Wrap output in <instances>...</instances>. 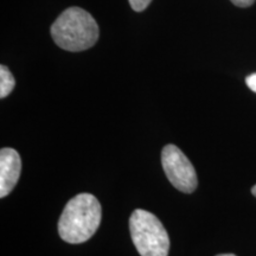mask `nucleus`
Segmentation results:
<instances>
[{
  "label": "nucleus",
  "instance_id": "obj_9",
  "mask_svg": "<svg viewBox=\"0 0 256 256\" xmlns=\"http://www.w3.org/2000/svg\"><path fill=\"white\" fill-rule=\"evenodd\" d=\"M234 5L238 6V8H248L255 2V0H230Z\"/></svg>",
  "mask_w": 256,
  "mask_h": 256
},
{
  "label": "nucleus",
  "instance_id": "obj_2",
  "mask_svg": "<svg viewBox=\"0 0 256 256\" xmlns=\"http://www.w3.org/2000/svg\"><path fill=\"white\" fill-rule=\"evenodd\" d=\"M98 25L90 14L81 8H69L51 25V36L63 50H87L98 40Z\"/></svg>",
  "mask_w": 256,
  "mask_h": 256
},
{
  "label": "nucleus",
  "instance_id": "obj_11",
  "mask_svg": "<svg viewBox=\"0 0 256 256\" xmlns=\"http://www.w3.org/2000/svg\"><path fill=\"white\" fill-rule=\"evenodd\" d=\"M217 256H236L234 254H220V255H217Z\"/></svg>",
  "mask_w": 256,
  "mask_h": 256
},
{
  "label": "nucleus",
  "instance_id": "obj_6",
  "mask_svg": "<svg viewBox=\"0 0 256 256\" xmlns=\"http://www.w3.org/2000/svg\"><path fill=\"white\" fill-rule=\"evenodd\" d=\"M16 86L14 75L10 72L8 66H0V98H5L11 94Z\"/></svg>",
  "mask_w": 256,
  "mask_h": 256
},
{
  "label": "nucleus",
  "instance_id": "obj_5",
  "mask_svg": "<svg viewBox=\"0 0 256 256\" xmlns=\"http://www.w3.org/2000/svg\"><path fill=\"white\" fill-rule=\"evenodd\" d=\"M22 171V160L14 148L4 147L0 151V197L4 198L14 190Z\"/></svg>",
  "mask_w": 256,
  "mask_h": 256
},
{
  "label": "nucleus",
  "instance_id": "obj_4",
  "mask_svg": "<svg viewBox=\"0 0 256 256\" xmlns=\"http://www.w3.org/2000/svg\"><path fill=\"white\" fill-rule=\"evenodd\" d=\"M162 165L170 183L177 190L191 194L197 188L198 179L194 165L176 145H166L162 152Z\"/></svg>",
  "mask_w": 256,
  "mask_h": 256
},
{
  "label": "nucleus",
  "instance_id": "obj_10",
  "mask_svg": "<svg viewBox=\"0 0 256 256\" xmlns=\"http://www.w3.org/2000/svg\"><path fill=\"white\" fill-rule=\"evenodd\" d=\"M252 194H254V196L256 197V185H255V186H252Z\"/></svg>",
  "mask_w": 256,
  "mask_h": 256
},
{
  "label": "nucleus",
  "instance_id": "obj_7",
  "mask_svg": "<svg viewBox=\"0 0 256 256\" xmlns=\"http://www.w3.org/2000/svg\"><path fill=\"white\" fill-rule=\"evenodd\" d=\"M130 2V8H132L134 11L142 12L144 10L147 8V6L151 4L152 0H128Z\"/></svg>",
  "mask_w": 256,
  "mask_h": 256
},
{
  "label": "nucleus",
  "instance_id": "obj_1",
  "mask_svg": "<svg viewBox=\"0 0 256 256\" xmlns=\"http://www.w3.org/2000/svg\"><path fill=\"white\" fill-rule=\"evenodd\" d=\"M101 206L90 194H80L72 198L58 222L60 238L72 244L88 241L101 223Z\"/></svg>",
  "mask_w": 256,
  "mask_h": 256
},
{
  "label": "nucleus",
  "instance_id": "obj_8",
  "mask_svg": "<svg viewBox=\"0 0 256 256\" xmlns=\"http://www.w3.org/2000/svg\"><path fill=\"white\" fill-rule=\"evenodd\" d=\"M246 83H247L248 88L250 89V90L256 92V72L249 75L248 78H246Z\"/></svg>",
  "mask_w": 256,
  "mask_h": 256
},
{
  "label": "nucleus",
  "instance_id": "obj_3",
  "mask_svg": "<svg viewBox=\"0 0 256 256\" xmlns=\"http://www.w3.org/2000/svg\"><path fill=\"white\" fill-rule=\"evenodd\" d=\"M130 230L134 246L142 256L168 255V234L150 211L134 210L130 218Z\"/></svg>",
  "mask_w": 256,
  "mask_h": 256
}]
</instances>
